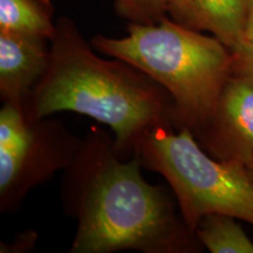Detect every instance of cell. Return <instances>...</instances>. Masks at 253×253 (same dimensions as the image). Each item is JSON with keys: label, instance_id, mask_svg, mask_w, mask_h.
Masks as SVG:
<instances>
[{"label": "cell", "instance_id": "ba28073f", "mask_svg": "<svg viewBox=\"0 0 253 253\" xmlns=\"http://www.w3.org/2000/svg\"><path fill=\"white\" fill-rule=\"evenodd\" d=\"M253 0H171L170 18L190 30L210 32L227 48L245 41Z\"/></svg>", "mask_w": 253, "mask_h": 253}, {"label": "cell", "instance_id": "277c9868", "mask_svg": "<svg viewBox=\"0 0 253 253\" xmlns=\"http://www.w3.org/2000/svg\"><path fill=\"white\" fill-rule=\"evenodd\" d=\"M142 166L161 173L176 196L190 229L210 213L229 214L253 225V178L248 168L210 156L188 129H157L137 150Z\"/></svg>", "mask_w": 253, "mask_h": 253}, {"label": "cell", "instance_id": "5b68a950", "mask_svg": "<svg viewBox=\"0 0 253 253\" xmlns=\"http://www.w3.org/2000/svg\"><path fill=\"white\" fill-rule=\"evenodd\" d=\"M82 138L61 120H31L24 109L4 103L0 109V211L15 212L26 195L65 170Z\"/></svg>", "mask_w": 253, "mask_h": 253}, {"label": "cell", "instance_id": "6da1fadb", "mask_svg": "<svg viewBox=\"0 0 253 253\" xmlns=\"http://www.w3.org/2000/svg\"><path fill=\"white\" fill-rule=\"evenodd\" d=\"M137 154L123 160L115 141L93 126L65 169L61 201L78 227L69 252L202 251L196 232L163 185L149 184Z\"/></svg>", "mask_w": 253, "mask_h": 253}, {"label": "cell", "instance_id": "4fadbf2b", "mask_svg": "<svg viewBox=\"0 0 253 253\" xmlns=\"http://www.w3.org/2000/svg\"><path fill=\"white\" fill-rule=\"evenodd\" d=\"M37 242V235L34 231H28V232L21 233L20 237L15 239V244L6 246V250L1 252H27L34 248Z\"/></svg>", "mask_w": 253, "mask_h": 253}, {"label": "cell", "instance_id": "30bf717a", "mask_svg": "<svg viewBox=\"0 0 253 253\" xmlns=\"http://www.w3.org/2000/svg\"><path fill=\"white\" fill-rule=\"evenodd\" d=\"M236 219L223 213L204 216L195 230L199 243L211 253H253L252 240Z\"/></svg>", "mask_w": 253, "mask_h": 253}, {"label": "cell", "instance_id": "7c38bea8", "mask_svg": "<svg viewBox=\"0 0 253 253\" xmlns=\"http://www.w3.org/2000/svg\"><path fill=\"white\" fill-rule=\"evenodd\" d=\"M231 52L233 54L235 71L253 79V46L250 45L248 41H244L238 48Z\"/></svg>", "mask_w": 253, "mask_h": 253}, {"label": "cell", "instance_id": "8992f818", "mask_svg": "<svg viewBox=\"0 0 253 253\" xmlns=\"http://www.w3.org/2000/svg\"><path fill=\"white\" fill-rule=\"evenodd\" d=\"M197 142L216 160L245 166L253 157V79L233 69Z\"/></svg>", "mask_w": 253, "mask_h": 253}, {"label": "cell", "instance_id": "8fae6325", "mask_svg": "<svg viewBox=\"0 0 253 253\" xmlns=\"http://www.w3.org/2000/svg\"><path fill=\"white\" fill-rule=\"evenodd\" d=\"M171 0H115L114 7L119 17L130 24H157L169 11Z\"/></svg>", "mask_w": 253, "mask_h": 253}, {"label": "cell", "instance_id": "3957f363", "mask_svg": "<svg viewBox=\"0 0 253 253\" xmlns=\"http://www.w3.org/2000/svg\"><path fill=\"white\" fill-rule=\"evenodd\" d=\"M91 46L149 75L172 99L176 131L197 138L212 118L217 101L233 73V54L216 37L190 30L164 17L160 23L128 25V36H95Z\"/></svg>", "mask_w": 253, "mask_h": 253}, {"label": "cell", "instance_id": "52a82bcc", "mask_svg": "<svg viewBox=\"0 0 253 253\" xmlns=\"http://www.w3.org/2000/svg\"><path fill=\"white\" fill-rule=\"evenodd\" d=\"M50 40L0 31V97L23 108L49 65Z\"/></svg>", "mask_w": 253, "mask_h": 253}, {"label": "cell", "instance_id": "7a4b0ae2", "mask_svg": "<svg viewBox=\"0 0 253 253\" xmlns=\"http://www.w3.org/2000/svg\"><path fill=\"white\" fill-rule=\"evenodd\" d=\"M93 48L71 18H59L48 68L24 104V113L31 120L59 112L96 120L110 126L116 153L128 160L150 132L173 128L172 99L138 68L120 59L100 58Z\"/></svg>", "mask_w": 253, "mask_h": 253}, {"label": "cell", "instance_id": "9a60e30c", "mask_svg": "<svg viewBox=\"0 0 253 253\" xmlns=\"http://www.w3.org/2000/svg\"><path fill=\"white\" fill-rule=\"evenodd\" d=\"M246 168H248L250 175H251L252 178H253V157L251 158V161H250V162L246 164Z\"/></svg>", "mask_w": 253, "mask_h": 253}, {"label": "cell", "instance_id": "9c48e42d", "mask_svg": "<svg viewBox=\"0 0 253 253\" xmlns=\"http://www.w3.org/2000/svg\"><path fill=\"white\" fill-rule=\"evenodd\" d=\"M54 12L52 0H0V31L50 40L56 28Z\"/></svg>", "mask_w": 253, "mask_h": 253}, {"label": "cell", "instance_id": "5bb4252c", "mask_svg": "<svg viewBox=\"0 0 253 253\" xmlns=\"http://www.w3.org/2000/svg\"><path fill=\"white\" fill-rule=\"evenodd\" d=\"M245 41H248L250 45L253 46V7L250 14L248 27H246V34H245Z\"/></svg>", "mask_w": 253, "mask_h": 253}]
</instances>
